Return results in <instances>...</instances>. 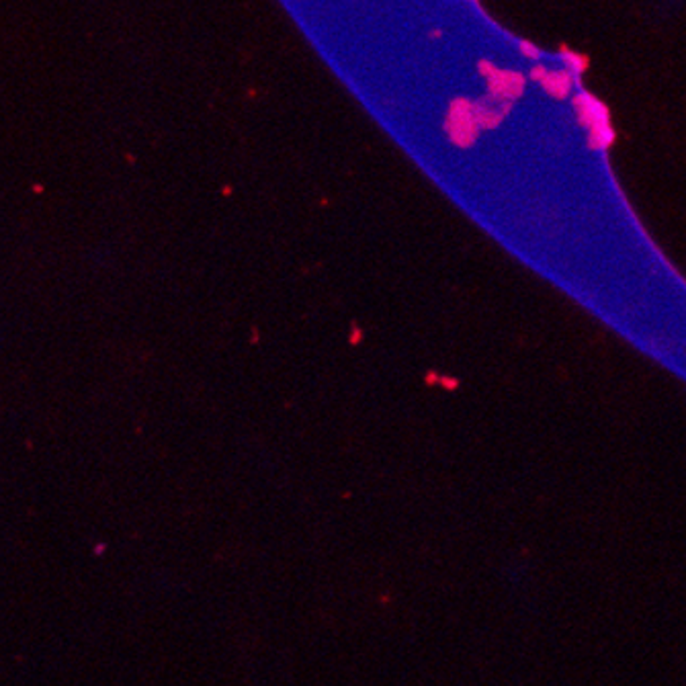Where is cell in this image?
Returning a JSON list of instances; mask_svg holds the SVG:
<instances>
[{"mask_svg": "<svg viewBox=\"0 0 686 686\" xmlns=\"http://www.w3.org/2000/svg\"><path fill=\"white\" fill-rule=\"evenodd\" d=\"M492 90L504 97H515L522 90V78L513 72H496L492 78Z\"/></svg>", "mask_w": 686, "mask_h": 686, "instance_id": "1", "label": "cell"}, {"mask_svg": "<svg viewBox=\"0 0 686 686\" xmlns=\"http://www.w3.org/2000/svg\"><path fill=\"white\" fill-rule=\"evenodd\" d=\"M545 86L549 88V92H553V94H558V97H563V94L568 92L570 78H568V74L559 72V74H553V76H549V78L545 80Z\"/></svg>", "mask_w": 686, "mask_h": 686, "instance_id": "2", "label": "cell"}]
</instances>
